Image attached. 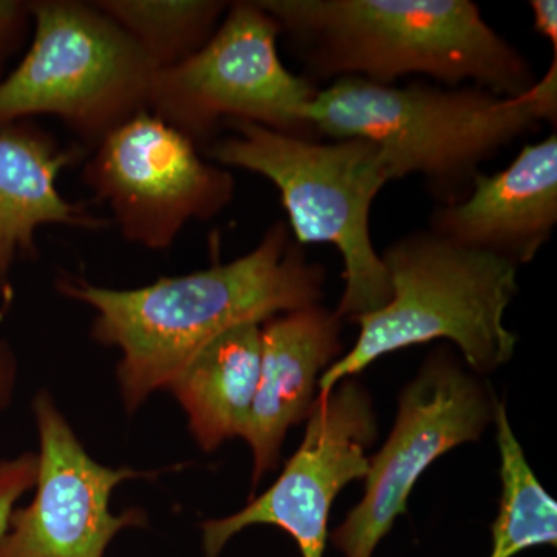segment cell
<instances>
[{"instance_id":"1","label":"cell","mask_w":557,"mask_h":557,"mask_svg":"<svg viewBox=\"0 0 557 557\" xmlns=\"http://www.w3.org/2000/svg\"><path fill=\"white\" fill-rule=\"evenodd\" d=\"M324 278V269L307 259L287 223L277 222L258 247L233 262L215 260L207 270L135 289L97 287L70 276L60 278L58 289L97 311L91 336L123 354L116 379L124 406L134 412L228 330L317 306Z\"/></svg>"},{"instance_id":"2","label":"cell","mask_w":557,"mask_h":557,"mask_svg":"<svg viewBox=\"0 0 557 557\" xmlns=\"http://www.w3.org/2000/svg\"><path fill=\"white\" fill-rule=\"evenodd\" d=\"M295 44L313 79L394 86L424 75L516 98L536 84L527 58L469 0H256Z\"/></svg>"},{"instance_id":"3","label":"cell","mask_w":557,"mask_h":557,"mask_svg":"<svg viewBox=\"0 0 557 557\" xmlns=\"http://www.w3.org/2000/svg\"><path fill=\"white\" fill-rule=\"evenodd\" d=\"M556 116L557 57L522 97H500L478 86H380L346 76L318 90L304 109L314 134L375 143L394 180L423 175L445 205L468 196L480 164L542 121L555 124Z\"/></svg>"},{"instance_id":"4","label":"cell","mask_w":557,"mask_h":557,"mask_svg":"<svg viewBox=\"0 0 557 557\" xmlns=\"http://www.w3.org/2000/svg\"><path fill=\"white\" fill-rule=\"evenodd\" d=\"M391 299L350 319L357 343L319 380L327 395L384 355L446 339L460 348L469 368L490 373L512 358L518 336L504 324L518 293L519 265L483 249L454 244L432 230L392 242L383 256Z\"/></svg>"},{"instance_id":"5","label":"cell","mask_w":557,"mask_h":557,"mask_svg":"<svg viewBox=\"0 0 557 557\" xmlns=\"http://www.w3.org/2000/svg\"><path fill=\"white\" fill-rule=\"evenodd\" d=\"M225 127L233 135L212 139L205 159L270 180L296 244L333 245L343 256L346 288L336 314L350 321L386 306L391 285L370 237L373 200L394 180L380 146L362 138L318 143L249 121Z\"/></svg>"},{"instance_id":"6","label":"cell","mask_w":557,"mask_h":557,"mask_svg":"<svg viewBox=\"0 0 557 557\" xmlns=\"http://www.w3.org/2000/svg\"><path fill=\"white\" fill-rule=\"evenodd\" d=\"M30 49L0 81V127L51 115L94 149L148 110L159 67L108 14L81 0H30Z\"/></svg>"},{"instance_id":"7","label":"cell","mask_w":557,"mask_h":557,"mask_svg":"<svg viewBox=\"0 0 557 557\" xmlns=\"http://www.w3.org/2000/svg\"><path fill=\"white\" fill-rule=\"evenodd\" d=\"M281 27L256 0L231 2L208 42L193 57L159 69L148 110L188 135L200 150L228 121H249L302 138H317L304 109L318 89L278 57Z\"/></svg>"},{"instance_id":"8","label":"cell","mask_w":557,"mask_h":557,"mask_svg":"<svg viewBox=\"0 0 557 557\" xmlns=\"http://www.w3.org/2000/svg\"><path fill=\"white\" fill-rule=\"evenodd\" d=\"M91 150L83 182L110 209L124 239L139 247L170 248L189 222L228 207L236 190L228 170L149 110Z\"/></svg>"},{"instance_id":"9","label":"cell","mask_w":557,"mask_h":557,"mask_svg":"<svg viewBox=\"0 0 557 557\" xmlns=\"http://www.w3.org/2000/svg\"><path fill=\"white\" fill-rule=\"evenodd\" d=\"M497 403L456 358L435 351L403 391L394 429L369 458L364 496L333 531V545L346 557H372L408 511L421 474L448 450L478 442L496 418Z\"/></svg>"},{"instance_id":"10","label":"cell","mask_w":557,"mask_h":557,"mask_svg":"<svg viewBox=\"0 0 557 557\" xmlns=\"http://www.w3.org/2000/svg\"><path fill=\"white\" fill-rule=\"evenodd\" d=\"M376 429L372 399L357 381L318 394L302 443L276 482L236 515L203 523L205 557H219L231 539L252 525L287 531L302 557L324 556L333 502L348 483L368 475L366 453Z\"/></svg>"},{"instance_id":"11","label":"cell","mask_w":557,"mask_h":557,"mask_svg":"<svg viewBox=\"0 0 557 557\" xmlns=\"http://www.w3.org/2000/svg\"><path fill=\"white\" fill-rule=\"evenodd\" d=\"M33 409L40 442L36 494L11 515L0 557H104L121 530L145 523L138 509L113 515L109 508L113 490L143 474L97 463L46 392Z\"/></svg>"},{"instance_id":"12","label":"cell","mask_w":557,"mask_h":557,"mask_svg":"<svg viewBox=\"0 0 557 557\" xmlns=\"http://www.w3.org/2000/svg\"><path fill=\"white\" fill-rule=\"evenodd\" d=\"M431 230L454 244L531 262L557 223L556 134L525 145L507 170L480 172L463 200L443 205Z\"/></svg>"},{"instance_id":"13","label":"cell","mask_w":557,"mask_h":557,"mask_svg":"<svg viewBox=\"0 0 557 557\" xmlns=\"http://www.w3.org/2000/svg\"><path fill=\"white\" fill-rule=\"evenodd\" d=\"M341 321L317 304L260 324L259 384L244 435L255 460L252 487L277 468L288 429L307 420L322 373L341 358Z\"/></svg>"},{"instance_id":"14","label":"cell","mask_w":557,"mask_h":557,"mask_svg":"<svg viewBox=\"0 0 557 557\" xmlns=\"http://www.w3.org/2000/svg\"><path fill=\"white\" fill-rule=\"evenodd\" d=\"M83 146H64L35 121L0 127V267L9 274L20 256L36 251V231L44 225L104 230L83 203L62 197L58 178L86 157Z\"/></svg>"},{"instance_id":"15","label":"cell","mask_w":557,"mask_h":557,"mask_svg":"<svg viewBox=\"0 0 557 557\" xmlns=\"http://www.w3.org/2000/svg\"><path fill=\"white\" fill-rule=\"evenodd\" d=\"M260 372V324L228 330L201 348L172 381V394L188 416L189 431L211 453L244 437Z\"/></svg>"},{"instance_id":"16","label":"cell","mask_w":557,"mask_h":557,"mask_svg":"<svg viewBox=\"0 0 557 557\" xmlns=\"http://www.w3.org/2000/svg\"><path fill=\"white\" fill-rule=\"evenodd\" d=\"M494 423L500 453L502 497L493 523L490 557H515L528 548L542 545L556 547V500L528 465L502 403H497Z\"/></svg>"},{"instance_id":"17","label":"cell","mask_w":557,"mask_h":557,"mask_svg":"<svg viewBox=\"0 0 557 557\" xmlns=\"http://www.w3.org/2000/svg\"><path fill=\"white\" fill-rule=\"evenodd\" d=\"M159 69L193 57L218 30L225 0H95Z\"/></svg>"},{"instance_id":"18","label":"cell","mask_w":557,"mask_h":557,"mask_svg":"<svg viewBox=\"0 0 557 557\" xmlns=\"http://www.w3.org/2000/svg\"><path fill=\"white\" fill-rule=\"evenodd\" d=\"M38 474V456L22 454L11 460L0 461V542L9 531L11 515L17 500L35 486Z\"/></svg>"},{"instance_id":"19","label":"cell","mask_w":557,"mask_h":557,"mask_svg":"<svg viewBox=\"0 0 557 557\" xmlns=\"http://www.w3.org/2000/svg\"><path fill=\"white\" fill-rule=\"evenodd\" d=\"M32 25L30 2L0 0V81L7 61L20 49Z\"/></svg>"},{"instance_id":"20","label":"cell","mask_w":557,"mask_h":557,"mask_svg":"<svg viewBox=\"0 0 557 557\" xmlns=\"http://www.w3.org/2000/svg\"><path fill=\"white\" fill-rule=\"evenodd\" d=\"M534 30L544 36L553 46V57H557V2L556 0H533Z\"/></svg>"},{"instance_id":"21","label":"cell","mask_w":557,"mask_h":557,"mask_svg":"<svg viewBox=\"0 0 557 557\" xmlns=\"http://www.w3.org/2000/svg\"><path fill=\"white\" fill-rule=\"evenodd\" d=\"M16 381V362L7 344L0 343V408L9 405Z\"/></svg>"},{"instance_id":"22","label":"cell","mask_w":557,"mask_h":557,"mask_svg":"<svg viewBox=\"0 0 557 557\" xmlns=\"http://www.w3.org/2000/svg\"><path fill=\"white\" fill-rule=\"evenodd\" d=\"M7 287V273L2 270V267H0V293L3 292Z\"/></svg>"}]
</instances>
